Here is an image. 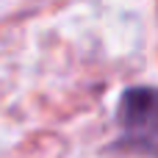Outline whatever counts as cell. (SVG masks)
<instances>
[{"instance_id": "1", "label": "cell", "mask_w": 158, "mask_h": 158, "mask_svg": "<svg viewBox=\"0 0 158 158\" xmlns=\"http://www.w3.org/2000/svg\"><path fill=\"white\" fill-rule=\"evenodd\" d=\"M119 125L131 144L158 153V89H128L119 100Z\"/></svg>"}]
</instances>
